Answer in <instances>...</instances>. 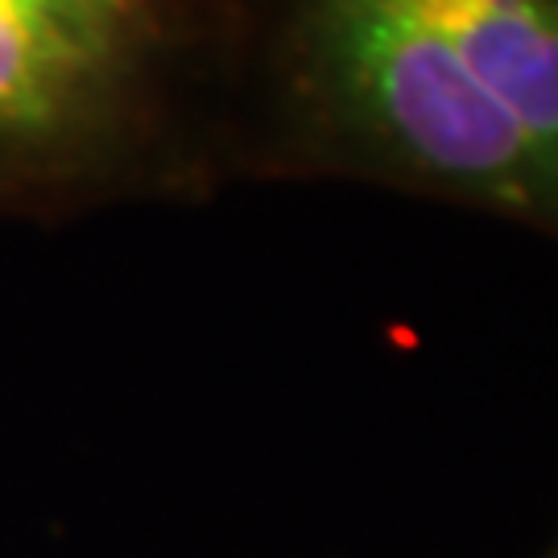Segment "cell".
<instances>
[{
  "instance_id": "2",
  "label": "cell",
  "mask_w": 558,
  "mask_h": 558,
  "mask_svg": "<svg viewBox=\"0 0 558 558\" xmlns=\"http://www.w3.org/2000/svg\"><path fill=\"white\" fill-rule=\"evenodd\" d=\"M232 0H0V216L228 182Z\"/></svg>"
},
{
  "instance_id": "3",
  "label": "cell",
  "mask_w": 558,
  "mask_h": 558,
  "mask_svg": "<svg viewBox=\"0 0 558 558\" xmlns=\"http://www.w3.org/2000/svg\"><path fill=\"white\" fill-rule=\"evenodd\" d=\"M542 558H558V538L550 542V550H546V555H542Z\"/></svg>"
},
{
  "instance_id": "1",
  "label": "cell",
  "mask_w": 558,
  "mask_h": 558,
  "mask_svg": "<svg viewBox=\"0 0 558 558\" xmlns=\"http://www.w3.org/2000/svg\"><path fill=\"white\" fill-rule=\"evenodd\" d=\"M232 179L364 182L558 240V0H232Z\"/></svg>"
}]
</instances>
